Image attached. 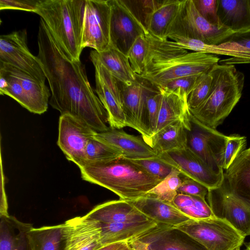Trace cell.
I'll return each mask as SVG.
<instances>
[{
  "label": "cell",
  "instance_id": "1",
  "mask_svg": "<svg viewBox=\"0 0 250 250\" xmlns=\"http://www.w3.org/2000/svg\"><path fill=\"white\" fill-rule=\"evenodd\" d=\"M38 54L51 90L49 104L61 115L69 114L97 132L109 130L108 115L88 80L80 60L68 59L41 18Z\"/></svg>",
  "mask_w": 250,
  "mask_h": 250
},
{
  "label": "cell",
  "instance_id": "2",
  "mask_svg": "<svg viewBox=\"0 0 250 250\" xmlns=\"http://www.w3.org/2000/svg\"><path fill=\"white\" fill-rule=\"evenodd\" d=\"M146 38L148 50L145 68L138 77L157 89L173 80L208 72L220 61L216 55L188 52L168 39L162 40L149 33Z\"/></svg>",
  "mask_w": 250,
  "mask_h": 250
},
{
  "label": "cell",
  "instance_id": "3",
  "mask_svg": "<svg viewBox=\"0 0 250 250\" xmlns=\"http://www.w3.org/2000/svg\"><path fill=\"white\" fill-rule=\"evenodd\" d=\"M80 169L83 180L104 187L129 201L144 196L162 181L123 156L88 164Z\"/></svg>",
  "mask_w": 250,
  "mask_h": 250
},
{
  "label": "cell",
  "instance_id": "4",
  "mask_svg": "<svg viewBox=\"0 0 250 250\" xmlns=\"http://www.w3.org/2000/svg\"><path fill=\"white\" fill-rule=\"evenodd\" d=\"M86 0H40V16L65 55L80 60Z\"/></svg>",
  "mask_w": 250,
  "mask_h": 250
},
{
  "label": "cell",
  "instance_id": "5",
  "mask_svg": "<svg viewBox=\"0 0 250 250\" xmlns=\"http://www.w3.org/2000/svg\"><path fill=\"white\" fill-rule=\"evenodd\" d=\"M212 81L208 95L197 108L190 110L203 124L216 129L239 102L244 75L233 64H217L211 70Z\"/></svg>",
  "mask_w": 250,
  "mask_h": 250
},
{
  "label": "cell",
  "instance_id": "6",
  "mask_svg": "<svg viewBox=\"0 0 250 250\" xmlns=\"http://www.w3.org/2000/svg\"><path fill=\"white\" fill-rule=\"evenodd\" d=\"M0 94L11 97L30 112L38 114L47 110L51 95L45 83L2 62H0Z\"/></svg>",
  "mask_w": 250,
  "mask_h": 250
},
{
  "label": "cell",
  "instance_id": "7",
  "mask_svg": "<svg viewBox=\"0 0 250 250\" xmlns=\"http://www.w3.org/2000/svg\"><path fill=\"white\" fill-rule=\"evenodd\" d=\"M176 228L208 250H233L241 247L246 237L227 221L216 216L191 219Z\"/></svg>",
  "mask_w": 250,
  "mask_h": 250
},
{
  "label": "cell",
  "instance_id": "8",
  "mask_svg": "<svg viewBox=\"0 0 250 250\" xmlns=\"http://www.w3.org/2000/svg\"><path fill=\"white\" fill-rule=\"evenodd\" d=\"M234 33L223 26L210 23L198 12L193 0H184L169 30V36L175 35L202 42L220 44Z\"/></svg>",
  "mask_w": 250,
  "mask_h": 250
},
{
  "label": "cell",
  "instance_id": "9",
  "mask_svg": "<svg viewBox=\"0 0 250 250\" xmlns=\"http://www.w3.org/2000/svg\"><path fill=\"white\" fill-rule=\"evenodd\" d=\"M189 122L187 147L216 173L224 174L223 158L227 136L203 124L191 113Z\"/></svg>",
  "mask_w": 250,
  "mask_h": 250
},
{
  "label": "cell",
  "instance_id": "10",
  "mask_svg": "<svg viewBox=\"0 0 250 250\" xmlns=\"http://www.w3.org/2000/svg\"><path fill=\"white\" fill-rule=\"evenodd\" d=\"M111 7L110 45L127 55L135 41L149 33L127 1L109 0Z\"/></svg>",
  "mask_w": 250,
  "mask_h": 250
},
{
  "label": "cell",
  "instance_id": "11",
  "mask_svg": "<svg viewBox=\"0 0 250 250\" xmlns=\"http://www.w3.org/2000/svg\"><path fill=\"white\" fill-rule=\"evenodd\" d=\"M111 7L109 0H86L82 35V47L98 52L110 43Z\"/></svg>",
  "mask_w": 250,
  "mask_h": 250
},
{
  "label": "cell",
  "instance_id": "12",
  "mask_svg": "<svg viewBox=\"0 0 250 250\" xmlns=\"http://www.w3.org/2000/svg\"><path fill=\"white\" fill-rule=\"evenodd\" d=\"M90 57L95 68V92L107 112L109 126L121 129L127 125L120 83L91 52Z\"/></svg>",
  "mask_w": 250,
  "mask_h": 250
},
{
  "label": "cell",
  "instance_id": "13",
  "mask_svg": "<svg viewBox=\"0 0 250 250\" xmlns=\"http://www.w3.org/2000/svg\"><path fill=\"white\" fill-rule=\"evenodd\" d=\"M0 62L17 67L45 83L46 77L40 61L28 48L25 29L0 36Z\"/></svg>",
  "mask_w": 250,
  "mask_h": 250
},
{
  "label": "cell",
  "instance_id": "14",
  "mask_svg": "<svg viewBox=\"0 0 250 250\" xmlns=\"http://www.w3.org/2000/svg\"><path fill=\"white\" fill-rule=\"evenodd\" d=\"M128 244L130 250H208L184 231L163 224Z\"/></svg>",
  "mask_w": 250,
  "mask_h": 250
},
{
  "label": "cell",
  "instance_id": "15",
  "mask_svg": "<svg viewBox=\"0 0 250 250\" xmlns=\"http://www.w3.org/2000/svg\"><path fill=\"white\" fill-rule=\"evenodd\" d=\"M96 133L75 117L69 114L61 115L57 145L66 158L81 168L84 164L86 146Z\"/></svg>",
  "mask_w": 250,
  "mask_h": 250
},
{
  "label": "cell",
  "instance_id": "16",
  "mask_svg": "<svg viewBox=\"0 0 250 250\" xmlns=\"http://www.w3.org/2000/svg\"><path fill=\"white\" fill-rule=\"evenodd\" d=\"M207 199L215 216L227 221L245 237L250 236V204L232 194L223 183L209 189Z\"/></svg>",
  "mask_w": 250,
  "mask_h": 250
},
{
  "label": "cell",
  "instance_id": "17",
  "mask_svg": "<svg viewBox=\"0 0 250 250\" xmlns=\"http://www.w3.org/2000/svg\"><path fill=\"white\" fill-rule=\"evenodd\" d=\"M157 157L182 175L202 184L209 189L219 187L223 182L224 174L216 173L187 147L159 154Z\"/></svg>",
  "mask_w": 250,
  "mask_h": 250
},
{
  "label": "cell",
  "instance_id": "18",
  "mask_svg": "<svg viewBox=\"0 0 250 250\" xmlns=\"http://www.w3.org/2000/svg\"><path fill=\"white\" fill-rule=\"evenodd\" d=\"M120 86L126 125L139 131L144 139L149 138L146 122V99L155 87L138 76L133 83H120Z\"/></svg>",
  "mask_w": 250,
  "mask_h": 250
},
{
  "label": "cell",
  "instance_id": "19",
  "mask_svg": "<svg viewBox=\"0 0 250 250\" xmlns=\"http://www.w3.org/2000/svg\"><path fill=\"white\" fill-rule=\"evenodd\" d=\"M100 223L85 215L68 219L63 223V250H96L101 243Z\"/></svg>",
  "mask_w": 250,
  "mask_h": 250
},
{
  "label": "cell",
  "instance_id": "20",
  "mask_svg": "<svg viewBox=\"0 0 250 250\" xmlns=\"http://www.w3.org/2000/svg\"><path fill=\"white\" fill-rule=\"evenodd\" d=\"M171 42L178 46L193 52L214 55L231 56L221 61L224 64L250 63V49L233 42H225L220 44H208L202 42L175 35L168 36ZM222 62V63H223Z\"/></svg>",
  "mask_w": 250,
  "mask_h": 250
},
{
  "label": "cell",
  "instance_id": "21",
  "mask_svg": "<svg viewBox=\"0 0 250 250\" xmlns=\"http://www.w3.org/2000/svg\"><path fill=\"white\" fill-rule=\"evenodd\" d=\"M94 137L120 151L123 157L132 159L155 157L158 153L143 137L129 134L124 130L111 128L97 132Z\"/></svg>",
  "mask_w": 250,
  "mask_h": 250
},
{
  "label": "cell",
  "instance_id": "22",
  "mask_svg": "<svg viewBox=\"0 0 250 250\" xmlns=\"http://www.w3.org/2000/svg\"><path fill=\"white\" fill-rule=\"evenodd\" d=\"M85 216L100 223L112 224L150 220L129 201H108L97 205Z\"/></svg>",
  "mask_w": 250,
  "mask_h": 250
},
{
  "label": "cell",
  "instance_id": "23",
  "mask_svg": "<svg viewBox=\"0 0 250 250\" xmlns=\"http://www.w3.org/2000/svg\"><path fill=\"white\" fill-rule=\"evenodd\" d=\"M184 0H155L152 9L144 16L143 23L150 34L162 40H167L170 27Z\"/></svg>",
  "mask_w": 250,
  "mask_h": 250
},
{
  "label": "cell",
  "instance_id": "24",
  "mask_svg": "<svg viewBox=\"0 0 250 250\" xmlns=\"http://www.w3.org/2000/svg\"><path fill=\"white\" fill-rule=\"evenodd\" d=\"M130 202L148 218L160 224L176 227L191 220L172 203L162 201L147 194Z\"/></svg>",
  "mask_w": 250,
  "mask_h": 250
},
{
  "label": "cell",
  "instance_id": "25",
  "mask_svg": "<svg viewBox=\"0 0 250 250\" xmlns=\"http://www.w3.org/2000/svg\"><path fill=\"white\" fill-rule=\"evenodd\" d=\"M223 184L232 194L250 204V147L242 151L224 171Z\"/></svg>",
  "mask_w": 250,
  "mask_h": 250
},
{
  "label": "cell",
  "instance_id": "26",
  "mask_svg": "<svg viewBox=\"0 0 250 250\" xmlns=\"http://www.w3.org/2000/svg\"><path fill=\"white\" fill-rule=\"evenodd\" d=\"M190 114L165 126L145 141L158 154L187 147Z\"/></svg>",
  "mask_w": 250,
  "mask_h": 250
},
{
  "label": "cell",
  "instance_id": "27",
  "mask_svg": "<svg viewBox=\"0 0 250 250\" xmlns=\"http://www.w3.org/2000/svg\"><path fill=\"white\" fill-rule=\"evenodd\" d=\"M100 224L101 243L103 246L118 242L128 243L161 224L152 220L144 222Z\"/></svg>",
  "mask_w": 250,
  "mask_h": 250
},
{
  "label": "cell",
  "instance_id": "28",
  "mask_svg": "<svg viewBox=\"0 0 250 250\" xmlns=\"http://www.w3.org/2000/svg\"><path fill=\"white\" fill-rule=\"evenodd\" d=\"M220 24L234 33L250 30V0H218Z\"/></svg>",
  "mask_w": 250,
  "mask_h": 250
},
{
  "label": "cell",
  "instance_id": "29",
  "mask_svg": "<svg viewBox=\"0 0 250 250\" xmlns=\"http://www.w3.org/2000/svg\"><path fill=\"white\" fill-rule=\"evenodd\" d=\"M0 218V250H32L28 236L32 224L10 215Z\"/></svg>",
  "mask_w": 250,
  "mask_h": 250
},
{
  "label": "cell",
  "instance_id": "30",
  "mask_svg": "<svg viewBox=\"0 0 250 250\" xmlns=\"http://www.w3.org/2000/svg\"><path fill=\"white\" fill-rule=\"evenodd\" d=\"M91 52L121 83L130 85L137 80L138 76L133 71L127 56L118 49L110 45L102 52Z\"/></svg>",
  "mask_w": 250,
  "mask_h": 250
},
{
  "label": "cell",
  "instance_id": "31",
  "mask_svg": "<svg viewBox=\"0 0 250 250\" xmlns=\"http://www.w3.org/2000/svg\"><path fill=\"white\" fill-rule=\"evenodd\" d=\"M158 90L161 92L162 99L154 134L171 123L186 118L190 113L187 97L180 96L163 89Z\"/></svg>",
  "mask_w": 250,
  "mask_h": 250
},
{
  "label": "cell",
  "instance_id": "32",
  "mask_svg": "<svg viewBox=\"0 0 250 250\" xmlns=\"http://www.w3.org/2000/svg\"><path fill=\"white\" fill-rule=\"evenodd\" d=\"M32 250H63V224L33 227L28 232Z\"/></svg>",
  "mask_w": 250,
  "mask_h": 250
},
{
  "label": "cell",
  "instance_id": "33",
  "mask_svg": "<svg viewBox=\"0 0 250 250\" xmlns=\"http://www.w3.org/2000/svg\"><path fill=\"white\" fill-rule=\"evenodd\" d=\"M172 203L191 219L201 220L215 216L205 199L198 196L178 194Z\"/></svg>",
  "mask_w": 250,
  "mask_h": 250
},
{
  "label": "cell",
  "instance_id": "34",
  "mask_svg": "<svg viewBox=\"0 0 250 250\" xmlns=\"http://www.w3.org/2000/svg\"><path fill=\"white\" fill-rule=\"evenodd\" d=\"M122 156L120 151L94 137L86 146L83 166L111 161Z\"/></svg>",
  "mask_w": 250,
  "mask_h": 250
},
{
  "label": "cell",
  "instance_id": "35",
  "mask_svg": "<svg viewBox=\"0 0 250 250\" xmlns=\"http://www.w3.org/2000/svg\"><path fill=\"white\" fill-rule=\"evenodd\" d=\"M182 181V174L174 168L166 178L146 194L162 201L172 203L178 194L177 190Z\"/></svg>",
  "mask_w": 250,
  "mask_h": 250
},
{
  "label": "cell",
  "instance_id": "36",
  "mask_svg": "<svg viewBox=\"0 0 250 250\" xmlns=\"http://www.w3.org/2000/svg\"><path fill=\"white\" fill-rule=\"evenodd\" d=\"M148 50L146 36L138 37L129 48L127 57L133 71L138 76L144 72Z\"/></svg>",
  "mask_w": 250,
  "mask_h": 250
},
{
  "label": "cell",
  "instance_id": "37",
  "mask_svg": "<svg viewBox=\"0 0 250 250\" xmlns=\"http://www.w3.org/2000/svg\"><path fill=\"white\" fill-rule=\"evenodd\" d=\"M161 92L155 88L149 92L146 96V122L149 138L152 136L155 132L161 107Z\"/></svg>",
  "mask_w": 250,
  "mask_h": 250
},
{
  "label": "cell",
  "instance_id": "38",
  "mask_svg": "<svg viewBox=\"0 0 250 250\" xmlns=\"http://www.w3.org/2000/svg\"><path fill=\"white\" fill-rule=\"evenodd\" d=\"M211 70L198 77L188 97V104L190 110L198 107L208 95L212 81Z\"/></svg>",
  "mask_w": 250,
  "mask_h": 250
},
{
  "label": "cell",
  "instance_id": "39",
  "mask_svg": "<svg viewBox=\"0 0 250 250\" xmlns=\"http://www.w3.org/2000/svg\"><path fill=\"white\" fill-rule=\"evenodd\" d=\"M129 159L151 176L161 180L166 178L174 169L171 166L158 158L157 156L143 159Z\"/></svg>",
  "mask_w": 250,
  "mask_h": 250
},
{
  "label": "cell",
  "instance_id": "40",
  "mask_svg": "<svg viewBox=\"0 0 250 250\" xmlns=\"http://www.w3.org/2000/svg\"><path fill=\"white\" fill-rule=\"evenodd\" d=\"M246 137L238 134L227 136L223 158V170H227L233 163L238 155L245 149L247 144Z\"/></svg>",
  "mask_w": 250,
  "mask_h": 250
},
{
  "label": "cell",
  "instance_id": "41",
  "mask_svg": "<svg viewBox=\"0 0 250 250\" xmlns=\"http://www.w3.org/2000/svg\"><path fill=\"white\" fill-rule=\"evenodd\" d=\"M199 76H189L173 80L166 84L162 89L180 96L188 97Z\"/></svg>",
  "mask_w": 250,
  "mask_h": 250
},
{
  "label": "cell",
  "instance_id": "42",
  "mask_svg": "<svg viewBox=\"0 0 250 250\" xmlns=\"http://www.w3.org/2000/svg\"><path fill=\"white\" fill-rule=\"evenodd\" d=\"M199 14L210 23L221 25L217 15L218 0H193ZM222 26V25H221Z\"/></svg>",
  "mask_w": 250,
  "mask_h": 250
},
{
  "label": "cell",
  "instance_id": "43",
  "mask_svg": "<svg viewBox=\"0 0 250 250\" xmlns=\"http://www.w3.org/2000/svg\"><path fill=\"white\" fill-rule=\"evenodd\" d=\"M182 181L178 188V194L195 196L205 199L209 189L202 184L182 175Z\"/></svg>",
  "mask_w": 250,
  "mask_h": 250
},
{
  "label": "cell",
  "instance_id": "44",
  "mask_svg": "<svg viewBox=\"0 0 250 250\" xmlns=\"http://www.w3.org/2000/svg\"><path fill=\"white\" fill-rule=\"evenodd\" d=\"M40 0H0V9H17L35 12Z\"/></svg>",
  "mask_w": 250,
  "mask_h": 250
},
{
  "label": "cell",
  "instance_id": "45",
  "mask_svg": "<svg viewBox=\"0 0 250 250\" xmlns=\"http://www.w3.org/2000/svg\"><path fill=\"white\" fill-rule=\"evenodd\" d=\"M225 42L236 43L250 49V30L234 33L226 39L223 42Z\"/></svg>",
  "mask_w": 250,
  "mask_h": 250
},
{
  "label": "cell",
  "instance_id": "46",
  "mask_svg": "<svg viewBox=\"0 0 250 250\" xmlns=\"http://www.w3.org/2000/svg\"><path fill=\"white\" fill-rule=\"evenodd\" d=\"M0 206V216H9L8 212V204L4 191V186L1 185Z\"/></svg>",
  "mask_w": 250,
  "mask_h": 250
},
{
  "label": "cell",
  "instance_id": "47",
  "mask_svg": "<svg viewBox=\"0 0 250 250\" xmlns=\"http://www.w3.org/2000/svg\"><path fill=\"white\" fill-rule=\"evenodd\" d=\"M128 248L127 242H122L103 246L96 250H123Z\"/></svg>",
  "mask_w": 250,
  "mask_h": 250
},
{
  "label": "cell",
  "instance_id": "48",
  "mask_svg": "<svg viewBox=\"0 0 250 250\" xmlns=\"http://www.w3.org/2000/svg\"><path fill=\"white\" fill-rule=\"evenodd\" d=\"M246 249L245 250H250V241L248 243H245Z\"/></svg>",
  "mask_w": 250,
  "mask_h": 250
},
{
  "label": "cell",
  "instance_id": "49",
  "mask_svg": "<svg viewBox=\"0 0 250 250\" xmlns=\"http://www.w3.org/2000/svg\"><path fill=\"white\" fill-rule=\"evenodd\" d=\"M233 250H240V247H237Z\"/></svg>",
  "mask_w": 250,
  "mask_h": 250
},
{
  "label": "cell",
  "instance_id": "50",
  "mask_svg": "<svg viewBox=\"0 0 250 250\" xmlns=\"http://www.w3.org/2000/svg\"><path fill=\"white\" fill-rule=\"evenodd\" d=\"M123 250H130L129 247Z\"/></svg>",
  "mask_w": 250,
  "mask_h": 250
}]
</instances>
